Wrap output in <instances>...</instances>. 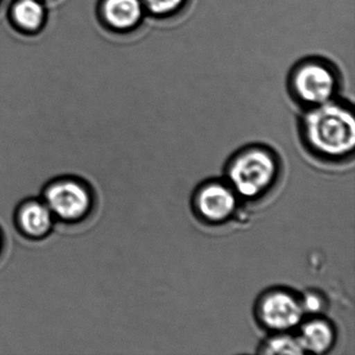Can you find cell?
<instances>
[{"label": "cell", "mask_w": 355, "mask_h": 355, "mask_svg": "<svg viewBox=\"0 0 355 355\" xmlns=\"http://www.w3.org/2000/svg\"><path fill=\"white\" fill-rule=\"evenodd\" d=\"M298 134L307 153L326 164L352 159L355 150V118L352 105L338 97L303 110Z\"/></svg>", "instance_id": "1"}, {"label": "cell", "mask_w": 355, "mask_h": 355, "mask_svg": "<svg viewBox=\"0 0 355 355\" xmlns=\"http://www.w3.org/2000/svg\"><path fill=\"white\" fill-rule=\"evenodd\" d=\"M282 172L279 155L268 145L253 143L230 155L224 167V180L241 201L257 202L276 188Z\"/></svg>", "instance_id": "2"}, {"label": "cell", "mask_w": 355, "mask_h": 355, "mask_svg": "<svg viewBox=\"0 0 355 355\" xmlns=\"http://www.w3.org/2000/svg\"><path fill=\"white\" fill-rule=\"evenodd\" d=\"M343 76L331 60L320 55L302 58L288 71V96L301 109L317 107L340 96Z\"/></svg>", "instance_id": "3"}, {"label": "cell", "mask_w": 355, "mask_h": 355, "mask_svg": "<svg viewBox=\"0 0 355 355\" xmlns=\"http://www.w3.org/2000/svg\"><path fill=\"white\" fill-rule=\"evenodd\" d=\"M55 222L76 225L87 221L96 205L91 184L76 175H60L49 180L41 193Z\"/></svg>", "instance_id": "4"}, {"label": "cell", "mask_w": 355, "mask_h": 355, "mask_svg": "<svg viewBox=\"0 0 355 355\" xmlns=\"http://www.w3.org/2000/svg\"><path fill=\"white\" fill-rule=\"evenodd\" d=\"M253 313L259 326L269 334L291 332L305 318L301 295L284 286L263 291L255 301Z\"/></svg>", "instance_id": "5"}, {"label": "cell", "mask_w": 355, "mask_h": 355, "mask_svg": "<svg viewBox=\"0 0 355 355\" xmlns=\"http://www.w3.org/2000/svg\"><path fill=\"white\" fill-rule=\"evenodd\" d=\"M240 198L225 180L201 182L192 194L191 207L195 217L209 226L227 223L236 215Z\"/></svg>", "instance_id": "6"}, {"label": "cell", "mask_w": 355, "mask_h": 355, "mask_svg": "<svg viewBox=\"0 0 355 355\" xmlns=\"http://www.w3.org/2000/svg\"><path fill=\"white\" fill-rule=\"evenodd\" d=\"M97 16L103 28L116 35L136 32L147 17L142 0H99Z\"/></svg>", "instance_id": "7"}, {"label": "cell", "mask_w": 355, "mask_h": 355, "mask_svg": "<svg viewBox=\"0 0 355 355\" xmlns=\"http://www.w3.org/2000/svg\"><path fill=\"white\" fill-rule=\"evenodd\" d=\"M14 226L26 240L41 241L51 236L55 228V217L41 197L24 199L16 207Z\"/></svg>", "instance_id": "8"}, {"label": "cell", "mask_w": 355, "mask_h": 355, "mask_svg": "<svg viewBox=\"0 0 355 355\" xmlns=\"http://www.w3.org/2000/svg\"><path fill=\"white\" fill-rule=\"evenodd\" d=\"M296 334L304 353L326 354L336 343V326L327 318L320 315L303 319Z\"/></svg>", "instance_id": "9"}, {"label": "cell", "mask_w": 355, "mask_h": 355, "mask_svg": "<svg viewBox=\"0 0 355 355\" xmlns=\"http://www.w3.org/2000/svg\"><path fill=\"white\" fill-rule=\"evenodd\" d=\"M8 18L12 28L20 34L36 36L46 26L49 9L45 0H13Z\"/></svg>", "instance_id": "10"}, {"label": "cell", "mask_w": 355, "mask_h": 355, "mask_svg": "<svg viewBox=\"0 0 355 355\" xmlns=\"http://www.w3.org/2000/svg\"><path fill=\"white\" fill-rule=\"evenodd\" d=\"M257 353L261 354H304L298 338L291 332H275L261 340Z\"/></svg>", "instance_id": "11"}, {"label": "cell", "mask_w": 355, "mask_h": 355, "mask_svg": "<svg viewBox=\"0 0 355 355\" xmlns=\"http://www.w3.org/2000/svg\"><path fill=\"white\" fill-rule=\"evenodd\" d=\"M147 17L157 20L173 19L184 13L190 0H142Z\"/></svg>", "instance_id": "12"}, {"label": "cell", "mask_w": 355, "mask_h": 355, "mask_svg": "<svg viewBox=\"0 0 355 355\" xmlns=\"http://www.w3.org/2000/svg\"><path fill=\"white\" fill-rule=\"evenodd\" d=\"M301 302L305 315H317L323 313L327 307V301L322 293L317 291H309L301 295Z\"/></svg>", "instance_id": "13"}, {"label": "cell", "mask_w": 355, "mask_h": 355, "mask_svg": "<svg viewBox=\"0 0 355 355\" xmlns=\"http://www.w3.org/2000/svg\"><path fill=\"white\" fill-rule=\"evenodd\" d=\"M3 248H5V234H3V230L0 228V255L3 253Z\"/></svg>", "instance_id": "14"}, {"label": "cell", "mask_w": 355, "mask_h": 355, "mask_svg": "<svg viewBox=\"0 0 355 355\" xmlns=\"http://www.w3.org/2000/svg\"><path fill=\"white\" fill-rule=\"evenodd\" d=\"M3 0H0V6H1V3H3Z\"/></svg>", "instance_id": "15"}]
</instances>
